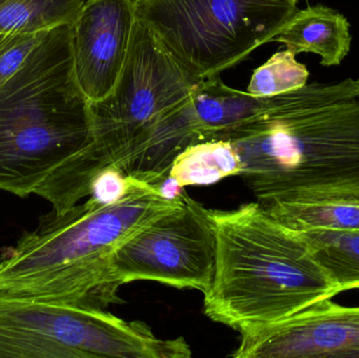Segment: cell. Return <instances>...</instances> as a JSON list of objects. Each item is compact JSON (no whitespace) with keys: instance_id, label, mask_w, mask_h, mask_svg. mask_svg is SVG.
Returning a JSON list of instances; mask_svg holds the SVG:
<instances>
[{"instance_id":"1","label":"cell","mask_w":359,"mask_h":358,"mask_svg":"<svg viewBox=\"0 0 359 358\" xmlns=\"http://www.w3.org/2000/svg\"><path fill=\"white\" fill-rule=\"evenodd\" d=\"M182 200L164 199L133 177L130 191L115 203L88 198L65 212L50 210L1 250L0 296L105 310L120 302L107 280L114 250Z\"/></svg>"},{"instance_id":"2","label":"cell","mask_w":359,"mask_h":358,"mask_svg":"<svg viewBox=\"0 0 359 358\" xmlns=\"http://www.w3.org/2000/svg\"><path fill=\"white\" fill-rule=\"evenodd\" d=\"M215 265L204 313L236 331L290 319L339 294L303 235L259 202L208 209Z\"/></svg>"},{"instance_id":"3","label":"cell","mask_w":359,"mask_h":358,"mask_svg":"<svg viewBox=\"0 0 359 358\" xmlns=\"http://www.w3.org/2000/svg\"><path fill=\"white\" fill-rule=\"evenodd\" d=\"M90 102L61 25L0 85V191L25 198L92 141Z\"/></svg>"},{"instance_id":"4","label":"cell","mask_w":359,"mask_h":358,"mask_svg":"<svg viewBox=\"0 0 359 358\" xmlns=\"http://www.w3.org/2000/svg\"><path fill=\"white\" fill-rule=\"evenodd\" d=\"M240 174L262 205L359 199V99L257 118L232 130Z\"/></svg>"},{"instance_id":"5","label":"cell","mask_w":359,"mask_h":358,"mask_svg":"<svg viewBox=\"0 0 359 358\" xmlns=\"http://www.w3.org/2000/svg\"><path fill=\"white\" fill-rule=\"evenodd\" d=\"M203 81L180 62L147 23L137 19L117 83L102 100L90 103L92 141L59 166L36 195L56 212L77 205L88 198L100 172L119 167L137 138Z\"/></svg>"},{"instance_id":"6","label":"cell","mask_w":359,"mask_h":358,"mask_svg":"<svg viewBox=\"0 0 359 358\" xmlns=\"http://www.w3.org/2000/svg\"><path fill=\"white\" fill-rule=\"evenodd\" d=\"M183 338L104 309L0 296V358H187Z\"/></svg>"},{"instance_id":"7","label":"cell","mask_w":359,"mask_h":358,"mask_svg":"<svg viewBox=\"0 0 359 358\" xmlns=\"http://www.w3.org/2000/svg\"><path fill=\"white\" fill-rule=\"evenodd\" d=\"M297 0H139L137 17L196 77L238 64L297 12Z\"/></svg>"},{"instance_id":"8","label":"cell","mask_w":359,"mask_h":358,"mask_svg":"<svg viewBox=\"0 0 359 358\" xmlns=\"http://www.w3.org/2000/svg\"><path fill=\"white\" fill-rule=\"evenodd\" d=\"M215 265V235L208 209L188 193L174 209L154 219L120 244L109 261V286L154 281L205 292Z\"/></svg>"},{"instance_id":"9","label":"cell","mask_w":359,"mask_h":358,"mask_svg":"<svg viewBox=\"0 0 359 358\" xmlns=\"http://www.w3.org/2000/svg\"><path fill=\"white\" fill-rule=\"evenodd\" d=\"M236 358L359 357V307L326 301L290 319L241 331Z\"/></svg>"},{"instance_id":"10","label":"cell","mask_w":359,"mask_h":358,"mask_svg":"<svg viewBox=\"0 0 359 358\" xmlns=\"http://www.w3.org/2000/svg\"><path fill=\"white\" fill-rule=\"evenodd\" d=\"M137 19L134 0H86L69 25L74 74L88 102L102 100L117 83Z\"/></svg>"},{"instance_id":"11","label":"cell","mask_w":359,"mask_h":358,"mask_svg":"<svg viewBox=\"0 0 359 358\" xmlns=\"http://www.w3.org/2000/svg\"><path fill=\"white\" fill-rule=\"evenodd\" d=\"M294 52L320 56V64L335 67L343 62L351 48L350 23L334 8L324 4L297 10L270 39Z\"/></svg>"},{"instance_id":"12","label":"cell","mask_w":359,"mask_h":358,"mask_svg":"<svg viewBox=\"0 0 359 358\" xmlns=\"http://www.w3.org/2000/svg\"><path fill=\"white\" fill-rule=\"evenodd\" d=\"M263 206L280 223L297 233L359 231V199L294 200Z\"/></svg>"},{"instance_id":"13","label":"cell","mask_w":359,"mask_h":358,"mask_svg":"<svg viewBox=\"0 0 359 358\" xmlns=\"http://www.w3.org/2000/svg\"><path fill=\"white\" fill-rule=\"evenodd\" d=\"M243 164L230 141L211 140L190 145L177 156L170 174L182 187L209 185L240 176Z\"/></svg>"},{"instance_id":"14","label":"cell","mask_w":359,"mask_h":358,"mask_svg":"<svg viewBox=\"0 0 359 358\" xmlns=\"http://www.w3.org/2000/svg\"><path fill=\"white\" fill-rule=\"evenodd\" d=\"M86 0H0V34L71 25Z\"/></svg>"},{"instance_id":"15","label":"cell","mask_w":359,"mask_h":358,"mask_svg":"<svg viewBox=\"0 0 359 358\" xmlns=\"http://www.w3.org/2000/svg\"><path fill=\"white\" fill-rule=\"evenodd\" d=\"M339 294L359 288V231L299 233Z\"/></svg>"},{"instance_id":"16","label":"cell","mask_w":359,"mask_h":358,"mask_svg":"<svg viewBox=\"0 0 359 358\" xmlns=\"http://www.w3.org/2000/svg\"><path fill=\"white\" fill-rule=\"evenodd\" d=\"M295 57L297 54L289 48L272 55L253 71L246 92L251 96L267 98L304 88L309 71Z\"/></svg>"},{"instance_id":"17","label":"cell","mask_w":359,"mask_h":358,"mask_svg":"<svg viewBox=\"0 0 359 358\" xmlns=\"http://www.w3.org/2000/svg\"><path fill=\"white\" fill-rule=\"evenodd\" d=\"M50 31L0 34V85L20 69Z\"/></svg>"},{"instance_id":"18","label":"cell","mask_w":359,"mask_h":358,"mask_svg":"<svg viewBox=\"0 0 359 358\" xmlns=\"http://www.w3.org/2000/svg\"><path fill=\"white\" fill-rule=\"evenodd\" d=\"M132 184L133 177L119 168L109 167L96 177L88 198L99 204L115 203L128 193Z\"/></svg>"},{"instance_id":"19","label":"cell","mask_w":359,"mask_h":358,"mask_svg":"<svg viewBox=\"0 0 359 358\" xmlns=\"http://www.w3.org/2000/svg\"><path fill=\"white\" fill-rule=\"evenodd\" d=\"M134 1H135V2H138V1H139V0H134Z\"/></svg>"}]
</instances>
